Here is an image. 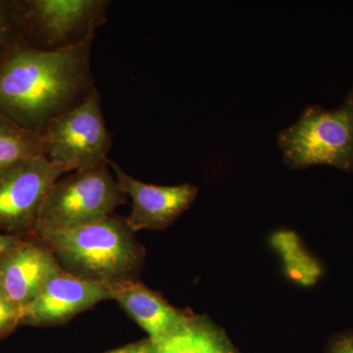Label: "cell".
<instances>
[{"instance_id":"obj_11","label":"cell","mask_w":353,"mask_h":353,"mask_svg":"<svg viewBox=\"0 0 353 353\" xmlns=\"http://www.w3.org/2000/svg\"><path fill=\"white\" fill-rule=\"evenodd\" d=\"M108 292L110 299L145 330L152 343L182 328L192 315L174 307L137 279L109 285Z\"/></svg>"},{"instance_id":"obj_6","label":"cell","mask_w":353,"mask_h":353,"mask_svg":"<svg viewBox=\"0 0 353 353\" xmlns=\"http://www.w3.org/2000/svg\"><path fill=\"white\" fill-rule=\"evenodd\" d=\"M41 137L44 157L65 173L108 163L112 138L106 128L99 90L80 105L51 120Z\"/></svg>"},{"instance_id":"obj_7","label":"cell","mask_w":353,"mask_h":353,"mask_svg":"<svg viewBox=\"0 0 353 353\" xmlns=\"http://www.w3.org/2000/svg\"><path fill=\"white\" fill-rule=\"evenodd\" d=\"M65 172L46 157L20 160L0 170V231L37 236V224L48 192Z\"/></svg>"},{"instance_id":"obj_19","label":"cell","mask_w":353,"mask_h":353,"mask_svg":"<svg viewBox=\"0 0 353 353\" xmlns=\"http://www.w3.org/2000/svg\"><path fill=\"white\" fill-rule=\"evenodd\" d=\"M21 236L0 233V256L16 243Z\"/></svg>"},{"instance_id":"obj_14","label":"cell","mask_w":353,"mask_h":353,"mask_svg":"<svg viewBox=\"0 0 353 353\" xmlns=\"http://www.w3.org/2000/svg\"><path fill=\"white\" fill-rule=\"evenodd\" d=\"M20 43L23 41L16 19V1H0V61Z\"/></svg>"},{"instance_id":"obj_10","label":"cell","mask_w":353,"mask_h":353,"mask_svg":"<svg viewBox=\"0 0 353 353\" xmlns=\"http://www.w3.org/2000/svg\"><path fill=\"white\" fill-rule=\"evenodd\" d=\"M106 299H110L108 287L83 280L62 269L23 309L21 325L62 324Z\"/></svg>"},{"instance_id":"obj_1","label":"cell","mask_w":353,"mask_h":353,"mask_svg":"<svg viewBox=\"0 0 353 353\" xmlns=\"http://www.w3.org/2000/svg\"><path fill=\"white\" fill-rule=\"evenodd\" d=\"M94 39L57 51L17 44L0 61V115L43 136L51 120L97 90L90 57Z\"/></svg>"},{"instance_id":"obj_17","label":"cell","mask_w":353,"mask_h":353,"mask_svg":"<svg viewBox=\"0 0 353 353\" xmlns=\"http://www.w3.org/2000/svg\"><path fill=\"white\" fill-rule=\"evenodd\" d=\"M329 353H353V334H343L332 343Z\"/></svg>"},{"instance_id":"obj_9","label":"cell","mask_w":353,"mask_h":353,"mask_svg":"<svg viewBox=\"0 0 353 353\" xmlns=\"http://www.w3.org/2000/svg\"><path fill=\"white\" fill-rule=\"evenodd\" d=\"M61 270L54 254L41 239L24 236L0 256V290L24 309Z\"/></svg>"},{"instance_id":"obj_13","label":"cell","mask_w":353,"mask_h":353,"mask_svg":"<svg viewBox=\"0 0 353 353\" xmlns=\"http://www.w3.org/2000/svg\"><path fill=\"white\" fill-rule=\"evenodd\" d=\"M36 157H44L43 137L0 115V170Z\"/></svg>"},{"instance_id":"obj_12","label":"cell","mask_w":353,"mask_h":353,"mask_svg":"<svg viewBox=\"0 0 353 353\" xmlns=\"http://www.w3.org/2000/svg\"><path fill=\"white\" fill-rule=\"evenodd\" d=\"M270 241L272 248L282 259L285 275L292 282L305 288L317 284L323 275L321 264L306 250L294 232H276Z\"/></svg>"},{"instance_id":"obj_2","label":"cell","mask_w":353,"mask_h":353,"mask_svg":"<svg viewBox=\"0 0 353 353\" xmlns=\"http://www.w3.org/2000/svg\"><path fill=\"white\" fill-rule=\"evenodd\" d=\"M126 218L110 217L85 225L41 234L63 270L105 287L137 279L145 250Z\"/></svg>"},{"instance_id":"obj_16","label":"cell","mask_w":353,"mask_h":353,"mask_svg":"<svg viewBox=\"0 0 353 353\" xmlns=\"http://www.w3.org/2000/svg\"><path fill=\"white\" fill-rule=\"evenodd\" d=\"M22 318L23 308L9 301L0 290V339L20 326Z\"/></svg>"},{"instance_id":"obj_3","label":"cell","mask_w":353,"mask_h":353,"mask_svg":"<svg viewBox=\"0 0 353 353\" xmlns=\"http://www.w3.org/2000/svg\"><path fill=\"white\" fill-rule=\"evenodd\" d=\"M128 199L108 163L90 170L71 172L58 179L44 199L37 236L106 219Z\"/></svg>"},{"instance_id":"obj_8","label":"cell","mask_w":353,"mask_h":353,"mask_svg":"<svg viewBox=\"0 0 353 353\" xmlns=\"http://www.w3.org/2000/svg\"><path fill=\"white\" fill-rule=\"evenodd\" d=\"M116 179L132 201V210L126 218L132 231L167 229L192 206L197 196L196 187L192 183L155 185L137 180L115 163L108 161Z\"/></svg>"},{"instance_id":"obj_5","label":"cell","mask_w":353,"mask_h":353,"mask_svg":"<svg viewBox=\"0 0 353 353\" xmlns=\"http://www.w3.org/2000/svg\"><path fill=\"white\" fill-rule=\"evenodd\" d=\"M108 0L16 1V19L23 43L57 51L94 39L108 18Z\"/></svg>"},{"instance_id":"obj_15","label":"cell","mask_w":353,"mask_h":353,"mask_svg":"<svg viewBox=\"0 0 353 353\" xmlns=\"http://www.w3.org/2000/svg\"><path fill=\"white\" fill-rule=\"evenodd\" d=\"M194 353H239L226 334L203 317L201 333Z\"/></svg>"},{"instance_id":"obj_18","label":"cell","mask_w":353,"mask_h":353,"mask_svg":"<svg viewBox=\"0 0 353 353\" xmlns=\"http://www.w3.org/2000/svg\"><path fill=\"white\" fill-rule=\"evenodd\" d=\"M108 353H152V343L150 340L141 341Z\"/></svg>"},{"instance_id":"obj_4","label":"cell","mask_w":353,"mask_h":353,"mask_svg":"<svg viewBox=\"0 0 353 353\" xmlns=\"http://www.w3.org/2000/svg\"><path fill=\"white\" fill-rule=\"evenodd\" d=\"M277 141L292 170L331 165L353 172V90L336 110L306 108L296 124L279 134Z\"/></svg>"}]
</instances>
